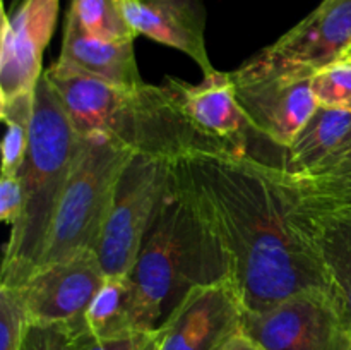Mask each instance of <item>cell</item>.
<instances>
[{
	"mask_svg": "<svg viewBox=\"0 0 351 350\" xmlns=\"http://www.w3.org/2000/svg\"><path fill=\"white\" fill-rule=\"evenodd\" d=\"M136 295L129 275L106 277L89 304L84 319L95 338L106 340L136 329Z\"/></svg>",
	"mask_w": 351,
	"mask_h": 350,
	"instance_id": "cell-18",
	"label": "cell"
},
{
	"mask_svg": "<svg viewBox=\"0 0 351 350\" xmlns=\"http://www.w3.org/2000/svg\"><path fill=\"white\" fill-rule=\"evenodd\" d=\"M242 329L264 350H348L328 290L298 292L263 312H243Z\"/></svg>",
	"mask_w": 351,
	"mask_h": 350,
	"instance_id": "cell-8",
	"label": "cell"
},
{
	"mask_svg": "<svg viewBox=\"0 0 351 350\" xmlns=\"http://www.w3.org/2000/svg\"><path fill=\"white\" fill-rule=\"evenodd\" d=\"M58 0H24L2 16L0 100L33 95L43 75V51L53 34Z\"/></svg>",
	"mask_w": 351,
	"mask_h": 350,
	"instance_id": "cell-11",
	"label": "cell"
},
{
	"mask_svg": "<svg viewBox=\"0 0 351 350\" xmlns=\"http://www.w3.org/2000/svg\"><path fill=\"white\" fill-rule=\"evenodd\" d=\"M33 106L34 93L0 100V117L7 127L2 143V175H17L23 167L29 144Z\"/></svg>",
	"mask_w": 351,
	"mask_h": 350,
	"instance_id": "cell-20",
	"label": "cell"
},
{
	"mask_svg": "<svg viewBox=\"0 0 351 350\" xmlns=\"http://www.w3.org/2000/svg\"><path fill=\"white\" fill-rule=\"evenodd\" d=\"M343 58H348V60H351V47L348 48V51H346L345 57H343Z\"/></svg>",
	"mask_w": 351,
	"mask_h": 350,
	"instance_id": "cell-29",
	"label": "cell"
},
{
	"mask_svg": "<svg viewBox=\"0 0 351 350\" xmlns=\"http://www.w3.org/2000/svg\"><path fill=\"white\" fill-rule=\"evenodd\" d=\"M243 312L232 278L191 288L158 328L156 350H221L242 329Z\"/></svg>",
	"mask_w": 351,
	"mask_h": 350,
	"instance_id": "cell-9",
	"label": "cell"
},
{
	"mask_svg": "<svg viewBox=\"0 0 351 350\" xmlns=\"http://www.w3.org/2000/svg\"><path fill=\"white\" fill-rule=\"evenodd\" d=\"M79 148L81 136L43 72L34 89L27 153L17 172L23 209L3 253V287H21L40 264Z\"/></svg>",
	"mask_w": 351,
	"mask_h": 350,
	"instance_id": "cell-3",
	"label": "cell"
},
{
	"mask_svg": "<svg viewBox=\"0 0 351 350\" xmlns=\"http://www.w3.org/2000/svg\"><path fill=\"white\" fill-rule=\"evenodd\" d=\"M24 0H12V3H10V9H9V12L10 10H14V9H17V7L21 5V3H23Z\"/></svg>",
	"mask_w": 351,
	"mask_h": 350,
	"instance_id": "cell-28",
	"label": "cell"
},
{
	"mask_svg": "<svg viewBox=\"0 0 351 350\" xmlns=\"http://www.w3.org/2000/svg\"><path fill=\"white\" fill-rule=\"evenodd\" d=\"M65 331H67V329H65ZM67 350H71V349H69V342H67Z\"/></svg>",
	"mask_w": 351,
	"mask_h": 350,
	"instance_id": "cell-31",
	"label": "cell"
},
{
	"mask_svg": "<svg viewBox=\"0 0 351 350\" xmlns=\"http://www.w3.org/2000/svg\"><path fill=\"white\" fill-rule=\"evenodd\" d=\"M314 72L271 60L264 54L230 72L250 129L287 150L319 106L312 93Z\"/></svg>",
	"mask_w": 351,
	"mask_h": 350,
	"instance_id": "cell-6",
	"label": "cell"
},
{
	"mask_svg": "<svg viewBox=\"0 0 351 350\" xmlns=\"http://www.w3.org/2000/svg\"><path fill=\"white\" fill-rule=\"evenodd\" d=\"M165 88L189 126L215 150L247 153V129H250L233 93L230 72L204 75L201 84L167 78Z\"/></svg>",
	"mask_w": 351,
	"mask_h": 350,
	"instance_id": "cell-12",
	"label": "cell"
},
{
	"mask_svg": "<svg viewBox=\"0 0 351 350\" xmlns=\"http://www.w3.org/2000/svg\"><path fill=\"white\" fill-rule=\"evenodd\" d=\"M129 277L136 329H158L191 288L228 277L218 240L173 178Z\"/></svg>",
	"mask_w": 351,
	"mask_h": 350,
	"instance_id": "cell-4",
	"label": "cell"
},
{
	"mask_svg": "<svg viewBox=\"0 0 351 350\" xmlns=\"http://www.w3.org/2000/svg\"><path fill=\"white\" fill-rule=\"evenodd\" d=\"M312 93L319 105L351 112V60L341 58L317 69L312 78Z\"/></svg>",
	"mask_w": 351,
	"mask_h": 350,
	"instance_id": "cell-23",
	"label": "cell"
},
{
	"mask_svg": "<svg viewBox=\"0 0 351 350\" xmlns=\"http://www.w3.org/2000/svg\"><path fill=\"white\" fill-rule=\"evenodd\" d=\"M67 329V342L71 350H156L158 329H134L113 338H95L89 331L86 319L64 325Z\"/></svg>",
	"mask_w": 351,
	"mask_h": 350,
	"instance_id": "cell-22",
	"label": "cell"
},
{
	"mask_svg": "<svg viewBox=\"0 0 351 350\" xmlns=\"http://www.w3.org/2000/svg\"><path fill=\"white\" fill-rule=\"evenodd\" d=\"M351 132V112L319 105L287 148L290 174L302 175L324 161Z\"/></svg>",
	"mask_w": 351,
	"mask_h": 350,
	"instance_id": "cell-17",
	"label": "cell"
},
{
	"mask_svg": "<svg viewBox=\"0 0 351 350\" xmlns=\"http://www.w3.org/2000/svg\"><path fill=\"white\" fill-rule=\"evenodd\" d=\"M221 350H264L254 338H250L243 329L237 331L232 338L226 342Z\"/></svg>",
	"mask_w": 351,
	"mask_h": 350,
	"instance_id": "cell-27",
	"label": "cell"
},
{
	"mask_svg": "<svg viewBox=\"0 0 351 350\" xmlns=\"http://www.w3.org/2000/svg\"><path fill=\"white\" fill-rule=\"evenodd\" d=\"M67 14L77 21L89 36L103 40L137 38L123 16L119 0H72Z\"/></svg>",
	"mask_w": 351,
	"mask_h": 350,
	"instance_id": "cell-21",
	"label": "cell"
},
{
	"mask_svg": "<svg viewBox=\"0 0 351 350\" xmlns=\"http://www.w3.org/2000/svg\"><path fill=\"white\" fill-rule=\"evenodd\" d=\"M134 156V151L112 137H81V148L38 268L82 250H95L120 178Z\"/></svg>",
	"mask_w": 351,
	"mask_h": 350,
	"instance_id": "cell-5",
	"label": "cell"
},
{
	"mask_svg": "<svg viewBox=\"0 0 351 350\" xmlns=\"http://www.w3.org/2000/svg\"><path fill=\"white\" fill-rule=\"evenodd\" d=\"M23 209V189L17 175L0 177V218L10 226L17 222Z\"/></svg>",
	"mask_w": 351,
	"mask_h": 350,
	"instance_id": "cell-26",
	"label": "cell"
},
{
	"mask_svg": "<svg viewBox=\"0 0 351 350\" xmlns=\"http://www.w3.org/2000/svg\"><path fill=\"white\" fill-rule=\"evenodd\" d=\"M29 325L19 288L0 285V350H21Z\"/></svg>",
	"mask_w": 351,
	"mask_h": 350,
	"instance_id": "cell-24",
	"label": "cell"
},
{
	"mask_svg": "<svg viewBox=\"0 0 351 350\" xmlns=\"http://www.w3.org/2000/svg\"><path fill=\"white\" fill-rule=\"evenodd\" d=\"M45 74L81 137H112L136 154L163 160L215 150L189 126L165 84L113 86L57 62Z\"/></svg>",
	"mask_w": 351,
	"mask_h": 350,
	"instance_id": "cell-2",
	"label": "cell"
},
{
	"mask_svg": "<svg viewBox=\"0 0 351 350\" xmlns=\"http://www.w3.org/2000/svg\"><path fill=\"white\" fill-rule=\"evenodd\" d=\"M171 178L218 240L245 311L328 290L305 196L283 165L192 150L171 160Z\"/></svg>",
	"mask_w": 351,
	"mask_h": 350,
	"instance_id": "cell-1",
	"label": "cell"
},
{
	"mask_svg": "<svg viewBox=\"0 0 351 350\" xmlns=\"http://www.w3.org/2000/svg\"><path fill=\"white\" fill-rule=\"evenodd\" d=\"M351 47V0H324L261 54L271 60L317 69L338 62Z\"/></svg>",
	"mask_w": 351,
	"mask_h": 350,
	"instance_id": "cell-13",
	"label": "cell"
},
{
	"mask_svg": "<svg viewBox=\"0 0 351 350\" xmlns=\"http://www.w3.org/2000/svg\"><path fill=\"white\" fill-rule=\"evenodd\" d=\"M170 185L171 160L143 154L130 160L95 247L106 277L130 275Z\"/></svg>",
	"mask_w": 351,
	"mask_h": 350,
	"instance_id": "cell-7",
	"label": "cell"
},
{
	"mask_svg": "<svg viewBox=\"0 0 351 350\" xmlns=\"http://www.w3.org/2000/svg\"><path fill=\"white\" fill-rule=\"evenodd\" d=\"M329 297L351 336V209L326 208L305 198Z\"/></svg>",
	"mask_w": 351,
	"mask_h": 350,
	"instance_id": "cell-16",
	"label": "cell"
},
{
	"mask_svg": "<svg viewBox=\"0 0 351 350\" xmlns=\"http://www.w3.org/2000/svg\"><path fill=\"white\" fill-rule=\"evenodd\" d=\"M136 36L151 38L177 48L201 67L215 74L206 47V9L201 0H119Z\"/></svg>",
	"mask_w": 351,
	"mask_h": 350,
	"instance_id": "cell-14",
	"label": "cell"
},
{
	"mask_svg": "<svg viewBox=\"0 0 351 350\" xmlns=\"http://www.w3.org/2000/svg\"><path fill=\"white\" fill-rule=\"evenodd\" d=\"M21 350H67L64 325H33L27 328Z\"/></svg>",
	"mask_w": 351,
	"mask_h": 350,
	"instance_id": "cell-25",
	"label": "cell"
},
{
	"mask_svg": "<svg viewBox=\"0 0 351 350\" xmlns=\"http://www.w3.org/2000/svg\"><path fill=\"white\" fill-rule=\"evenodd\" d=\"M106 275L95 250L38 268L19 288L33 325H71L84 318Z\"/></svg>",
	"mask_w": 351,
	"mask_h": 350,
	"instance_id": "cell-10",
	"label": "cell"
},
{
	"mask_svg": "<svg viewBox=\"0 0 351 350\" xmlns=\"http://www.w3.org/2000/svg\"><path fill=\"white\" fill-rule=\"evenodd\" d=\"M293 178L308 201L351 209V132L317 167Z\"/></svg>",
	"mask_w": 351,
	"mask_h": 350,
	"instance_id": "cell-19",
	"label": "cell"
},
{
	"mask_svg": "<svg viewBox=\"0 0 351 350\" xmlns=\"http://www.w3.org/2000/svg\"><path fill=\"white\" fill-rule=\"evenodd\" d=\"M58 65L113 86L143 84L134 40H103L89 36L72 16H65Z\"/></svg>",
	"mask_w": 351,
	"mask_h": 350,
	"instance_id": "cell-15",
	"label": "cell"
},
{
	"mask_svg": "<svg viewBox=\"0 0 351 350\" xmlns=\"http://www.w3.org/2000/svg\"><path fill=\"white\" fill-rule=\"evenodd\" d=\"M348 350H351V336H350V340H348Z\"/></svg>",
	"mask_w": 351,
	"mask_h": 350,
	"instance_id": "cell-30",
	"label": "cell"
}]
</instances>
